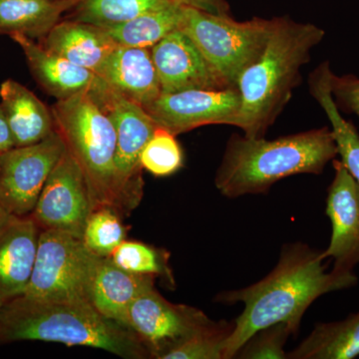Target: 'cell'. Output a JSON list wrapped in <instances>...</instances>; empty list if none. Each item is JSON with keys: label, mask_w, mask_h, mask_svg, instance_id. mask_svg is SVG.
<instances>
[{"label": "cell", "mask_w": 359, "mask_h": 359, "mask_svg": "<svg viewBox=\"0 0 359 359\" xmlns=\"http://www.w3.org/2000/svg\"><path fill=\"white\" fill-rule=\"evenodd\" d=\"M325 259L323 250L304 244L287 245L275 269L263 280L219 294L218 302H241L245 306L224 342V359L235 358L252 334L276 323H285L297 334L302 316L316 299L356 285L353 271H327Z\"/></svg>", "instance_id": "6da1fadb"}, {"label": "cell", "mask_w": 359, "mask_h": 359, "mask_svg": "<svg viewBox=\"0 0 359 359\" xmlns=\"http://www.w3.org/2000/svg\"><path fill=\"white\" fill-rule=\"evenodd\" d=\"M39 340L102 349L126 359L151 358L133 330L88 302L42 301L21 294L0 309V341Z\"/></svg>", "instance_id": "7a4b0ae2"}, {"label": "cell", "mask_w": 359, "mask_h": 359, "mask_svg": "<svg viewBox=\"0 0 359 359\" xmlns=\"http://www.w3.org/2000/svg\"><path fill=\"white\" fill-rule=\"evenodd\" d=\"M337 155L334 133L327 127L273 140L235 134L226 143L215 185L231 199L259 195L287 177L323 173Z\"/></svg>", "instance_id": "3957f363"}, {"label": "cell", "mask_w": 359, "mask_h": 359, "mask_svg": "<svg viewBox=\"0 0 359 359\" xmlns=\"http://www.w3.org/2000/svg\"><path fill=\"white\" fill-rule=\"evenodd\" d=\"M325 36V30L313 23L275 18L263 53L238 79L241 108L236 127L245 136H264L289 102L311 50Z\"/></svg>", "instance_id": "277c9868"}, {"label": "cell", "mask_w": 359, "mask_h": 359, "mask_svg": "<svg viewBox=\"0 0 359 359\" xmlns=\"http://www.w3.org/2000/svg\"><path fill=\"white\" fill-rule=\"evenodd\" d=\"M51 112L56 131L81 168L93 211L110 208L126 215L116 175V132L109 116L90 93L57 100Z\"/></svg>", "instance_id": "5b68a950"}, {"label": "cell", "mask_w": 359, "mask_h": 359, "mask_svg": "<svg viewBox=\"0 0 359 359\" xmlns=\"http://www.w3.org/2000/svg\"><path fill=\"white\" fill-rule=\"evenodd\" d=\"M275 25V18H255L237 21L184 6L180 29L190 37L207 62L228 87L238 79L263 53Z\"/></svg>", "instance_id": "8992f818"}, {"label": "cell", "mask_w": 359, "mask_h": 359, "mask_svg": "<svg viewBox=\"0 0 359 359\" xmlns=\"http://www.w3.org/2000/svg\"><path fill=\"white\" fill-rule=\"evenodd\" d=\"M99 257L73 233L41 230L23 295L42 301L90 302V287Z\"/></svg>", "instance_id": "52a82bcc"}, {"label": "cell", "mask_w": 359, "mask_h": 359, "mask_svg": "<svg viewBox=\"0 0 359 359\" xmlns=\"http://www.w3.org/2000/svg\"><path fill=\"white\" fill-rule=\"evenodd\" d=\"M92 98L109 116L116 132L115 168L126 214L143 197L141 154L158 124L138 104L118 94L109 85Z\"/></svg>", "instance_id": "ba28073f"}, {"label": "cell", "mask_w": 359, "mask_h": 359, "mask_svg": "<svg viewBox=\"0 0 359 359\" xmlns=\"http://www.w3.org/2000/svg\"><path fill=\"white\" fill-rule=\"evenodd\" d=\"M216 323L201 309L168 302L155 287L132 302L125 320L151 358L158 359H164L170 351Z\"/></svg>", "instance_id": "9c48e42d"}, {"label": "cell", "mask_w": 359, "mask_h": 359, "mask_svg": "<svg viewBox=\"0 0 359 359\" xmlns=\"http://www.w3.org/2000/svg\"><path fill=\"white\" fill-rule=\"evenodd\" d=\"M58 132L43 141L0 154V203L13 216H30L52 170L65 154Z\"/></svg>", "instance_id": "30bf717a"}, {"label": "cell", "mask_w": 359, "mask_h": 359, "mask_svg": "<svg viewBox=\"0 0 359 359\" xmlns=\"http://www.w3.org/2000/svg\"><path fill=\"white\" fill-rule=\"evenodd\" d=\"M240 108V92L237 87H229L162 92L144 109L158 126L177 136L205 125L236 126Z\"/></svg>", "instance_id": "8fae6325"}, {"label": "cell", "mask_w": 359, "mask_h": 359, "mask_svg": "<svg viewBox=\"0 0 359 359\" xmlns=\"http://www.w3.org/2000/svg\"><path fill=\"white\" fill-rule=\"evenodd\" d=\"M92 211L81 168L66 149L49 175L30 216L40 230L65 231L82 238Z\"/></svg>", "instance_id": "7c38bea8"}, {"label": "cell", "mask_w": 359, "mask_h": 359, "mask_svg": "<svg viewBox=\"0 0 359 359\" xmlns=\"http://www.w3.org/2000/svg\"><path fill=\"white\" fill-rule=\"evenodd\" d=\"M334 177L328 188L327 215L332 222L325 259L337 271H353L359 264V185L340 160H334Z\"/></svg>", "instance_id": "4fadbf2b"}, {"label": "cell", "mask_w": 359, "mask_h": 359, "mask_svg": "<svg viewBox=\"0 0 359 359\" xmlns=\"http://www.w3.org/2000/svg\"><path fill=\"white\" fill-rule=\"evenodd\" d=\"M161 90L229 88L183 30L170 33L151 48Z\"/></svg>", "instance_id": "5bb4252c"}, {"label": "cell", "mask_w": 359, "mask_h": 359, "mask_svg": "<svg viewBox=\"0 0 359 359\" xmlns=\"http://www.w3.org/2000/svg\"><path fill=\"white\" fill-rule=\"evenodd\" d=\"M39 233V224L32 216L11 215L0 226V309L25 292Z\"/></svg>", "instance_id": "9a60e30c"}, {"label": "cell", "mask_w": 359, "mask_h": 359, "mask_svg": "<svg viewBox=\"0 0 359 359\" xmlns=\"http://www.w3.org/2000/svg\"><path fill=\"white\" fill-rule=\"evenodd\" d=\"M11 37L22 49L37 83L57 100L80 93L93 95L107 84L93 71L47 50L34 39L21 34Z\"/></svg>", "instance_id": "2e32d148"}, {"label": "cell", "mask_w": 359, "mask_h": 359, "mask_svg": "<svg viewBox=\"0 0 359 359\" xmlns=\"http://www.w3.org/2000/svg\"><path fill=\"white\" fill-rule=\"evenodd\" d=\"M96 74L118 94L143 108L162 93L151 48L117 47Z\"/></svg>", "instance_id": "e0dca14e"}, {"label": "cell", "mask_w": 359, "mask_h": 359, "mask_svg": "<svg viewBox=\"0 0 359 359\" xmlns=\"http://www.w3.org/2000/svg\"><path fill=\"white\" fill-rule=\"evenodd\" d=\"M39 43L94 73L119 47L103 27L72 20L59 21Z\"/></svg>", "instance_id": "ac0fdd59"}, {"label": "cell", "mask_w": 359, "mask_h": 359, "mask_svg": "<svg viewBox=\"0 0 359 359\" xmlns=\"http://www.w3.org/2000/svg\"><path fill=\"white\" fill-rule=\"evenodd\" d=\"M154 276L130 273L109 257H100L90 287L89 301L101 314L125 325L130 304L154 287Z\"/></svg>", "instance_id": "d6986e66"}, {"label": "cell", "mask_w": 359, "mask_h": 359, "mask_svg": "<svg viewBox=\"0 0 359 359\" xmlns=\"http://www.w3.org/2000/svg\"><path fill=\"white\" fill-rule=\"evenodd\" d=\"M0 98L15 147L39 143L55 132L51 109L22 84L11 79L2 82Z\"/></svg>", "instance_id": "ffe728a7"}, {"label": "cell", "mask_w": 359, "mask_h": 359, "mask_svg": "<svg viewBox=\"0 0 359 359\" xmlns=\"http://www.w3.org/2000/svg\"><path fill=\"white\" fill-rule=\"evenodd\" d=\"M81 0H0V35L41 39Z\"/></svg>", "instance_id": "44dd1931"}, {"label": "cell", "mask_w": 359, "mask_h": 359, "mask_svg": "<svg viewBox=\"0 0 359 359\" xmlns=\"http://www.w3.org/2000/svg\"><path fill=\"white\" fill-rule=\"evenodd\" d=\"M332 72L328 61L318 65L309 76V91L330 120L339 155L341 158L340 161L359 185V135L353 123L342 117L332 97L330 90Z\"/></svg>", "instance_id": "7402d4cb"}, {"label": "cell", "mask_w": 359, "mask_h": 359, "mask_svg": "<svg viewBox=\"0 0 359 359\" xmlns=\"http://www.w3.org/2000/svg\"><path fill=\"white\" fill-rule=\"evenodd\" d=\"M359 355V313L337 323H318L292 359H351Z\"/></svg>", "instance_id": "603a6c76"}, {"label": "cell", "mask_w": 359, "mask_h": 359, "mask_svg": "<svg viewBox=\"0 0 359 359\" xmlns=\"http://www.w3.org/2000/svg\"><path fill=\"white\" fill-rule=\"evenodd\" d=\"M183 11L184 6L176 2L104 29L119 46L152 48L170 33L179 29Z\"/></svg>", "instance_id": "cb8c5ba5"}, {"label": "cell", "mask_w": 359, "mask_h": 359, "mask_svg": "<svg viewBox=\"0 0 359 359\" xmlns=\"http://www.w3.org/2000/svg\"><path fill=\"white\" fill-rule=\"evenodd\" d=\"M176 2V0H81L72 9V14L67 20L110 27Z\"/></svg>", "instance_id": "d4e9b609"}, {"label": "cell", "mask_w": 359, "mask_h": 359, "mask_svg": "<svg viewBox=\"0 0 359 359\" xmlns=\"http://www.w3.org/2000/svg\"><path fill=\"white\" fill-rule=\"evenodd\" d=\"M109 257L119 268L130 273L160 276L169 285H175L166 250L156 249L143 243L124 241L113 250Z\"/></svg>", "instance_id": "484cf974"}, {"label": "cell", "mask_w": 359, "mask_h": 359, "mask_svg": "<svg viewBox=\"0 0 359 359\" xmlns=\"http://www.w3.org/2000/svg\"><path fill=\"white\" fill-rule=\"evenodd\" d=\"M126 238L119 214L110 208L94 210L89 215L82 236L85 245L99 257H110Z\"/></svg>", "instance_id": "4316f807"}, {"label": "cell", "mask_w": 359, "mask_h": 359, "mask_svg": "<svg viewBox=\"0 0 359 359\" xmlns=\"http://www.w3.org/2000/svg\"><path fill=\"white\" fill-rule=\"evenodd\" d=\"M143 169L156 177L171 176L184 165V154L176 135L158 127L141 154Z\"/></svg>", "instance_id": "83f0119b"}, {"label": "cell", "mask_w": 359, "mask_h": 359, "mask_svg": "<svg viewBox=\"0 0 359 359\" xmlns=\"http://www.w3.org/2000/svg\"><path fill=\"white\" fill-rule=\"evenodd\" d=\"M233 328V323L219 321L170 351L164 359H224V342Z\"/></svg>", "instance_id": "f1b7e54d"}, {"label": "cell", "mask_w": 359, "mask_h": 359, "mask_svg": "<svg viewBox=\"0 0 359 359\" xmlns=\"http://www.w3.org/2000/svg\"><path fill=\"white\" fill-rule=\"evenodd\" d=\"M290 335H294L292 328L285 323H276L263 330L248 339L236 358L244 359L287 358L285 344Z\"/></svg>", "instance_id": "f546056e"}, {"label": "cell", "mask_w": 359, "mask_h": 359, "mask_svg": "<svg viewBox=\"0 0 359 359\" xmlns=\"http://www.w3.org/2000/svg\"><path fill=\"white\" fill-rule=\"evenodd\" d=\"M330 90L339 110L353 113L359 118V78L353 74H330Z\"/></svg>", "instance_id": "4dcf8cb0"}, {"label": "cell", "mask_w": 359, "mask_h": 359, "mask_svg": "<svg viewBox=\"0 0 359 359\" xmlns=\"http://www.w3.org/2000/svg\"><path fill=\"white\" fill-rule=\"evenodd\" d=\"M186 7L216 14V15H231L230 6L226 0H176Z\"/></svg>", "instance_id": "1f68e13d"}, {"label": "cell", "mask_w": 359, "mask_h": 359, "mask_svg": "<svg viewBox=\"0 0 359 359\" xmlns=\"http://www.w3.org/2000/svg\"><path fill=\"white\" fill-rule=\"evenodd\" d=\"M14 147L15 145H14L13 134L9 129L6 114L0 104V154Z\"/></svg>", "instance_id": "d6a6232c"}, {"label": "cell", "mask_w": 359, "mask_h": 359, "mask_svg": "<svg viewBox=\"0 0 359 359\" xmlns=\"http://www.w3.org/2000/svg\"><path fill=\"white\" fill-rule=\"evenodd\" d=\"M9 217H11V214L6 211V208L0 203V226L6 223V219H8Z\"/></svg>", "instance_id": "836d02e7"}]
</instances>
